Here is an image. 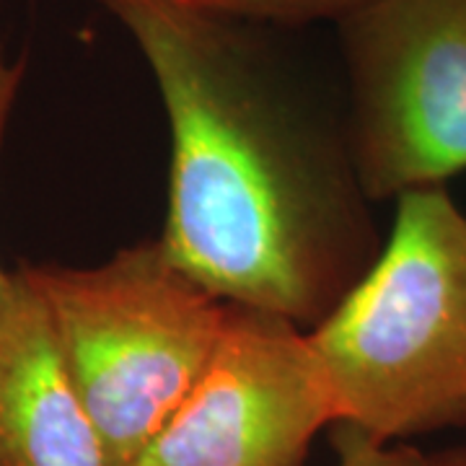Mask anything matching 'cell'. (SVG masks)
Listing matches in <instances>:
<instances>
[{"label": "cell", "instance_id": "8992f818", "mask_svg": "<svg viewBox=\"0 0 466 466\" xmlns=\"http://www.w3.org/2000/svg\"><path fill=\"white\" fill-rule=\"evenodd\" d=\"M0 466H109L47 300L24 265L0 306Z\"/></svg>", "mask_w": 466, "mask_h": 466}, {"label": "cell", "instance_id": "30bf717a", "mask_svg": "<svg viewBox=\"0 0 466 466\" xmlns=\"http://www.w3.org/2000/svg\"><path fill=\"white\" fill-rule=\"evenodd\" d=\"M428 466H466V446L428 453Z\"/></svg>", "mask_w": 466, "mask_h": 466}, {"label": "cell", "instance_id": "5b68a950", "mask_svg": "<svg viewBox=\"0 0 466 466\" xmlns=\"http://www.w3.org/2000/svg\"><path fill=\"white\" fill-rule=\"evenodd\" d=\"M329 425L337 407L306 329L228 300L200 379L130 466H303Z\"/></svg>", "mask_w": 466, "mask_h": 466}, {"label": "cell", "instance_id": "3957f363", "mask_svg": "<svg viewBox=\"0 0 466 466\" xmlns=\"http://www.w3.org/2000/svg\"><path fill=\"white\" fill-rule=\"evenodd\" d=\"M24 267L47 300L109 466H130L200 379L228 300L177 265L161 238L94 267Z\"/></svg>", "mask_w": 466, "mask_h": 466}, {"label": "cell", "instance_id": "9c48e42d", "mask_svg": "<svg viewBox=\"0 0 466 466\" xmlns=\"http://www.w3.org/2000/svg\"><path fill=\"white\" fill-rule=\"evenodd\" d=\"M18 78H21V67L5 66V60L0 55V140H3V130H5V122H8L11 106H14ZM8 288H11V272H5L0 267V306H3V300L8 296Z\"/></svg>", "mask_w": 466, "mask_h": 466}, {"label": "cell", "instance_id": "6da1fadb", "mask_svg": "<svg viewBox=\"0 0 466 466\" xmlns=\"http://www.w3.org/2000/svg\"><path fill=\"white\" fill-rule=\"evenodd\" d=\"M99 3L164 101L168 257L223 300L317 327L381 249L345 125L257 24L182 0Z\"/></svg>", "mask_w": 466, "mask_h": 466}, {"label": "cell", "instance_id": "7a4b0ae2", "mask_svg": "<svg viewBox=\"0 0 466 466\" xmlns=\"http://www.w3.org/2000/svg\"><path fill=\"white\" fill-rule=\"evenodd\" d=\"M306 334L337 425L376 441L466 428V213L443 184L397 198L366 275Z\"/></svg>", "mask_w": 466, "mask_h": 466}, {"label": "cell", "instance_id": "277c9868", "mask_svg": "<svg viewBox=\"0 0 466 466\" xmlns=\"http://www.w3.org/2000/svg\"><path fill=\"white\" fill-rule=\"evenodd\" d=\"M337 26L345 130L368 198L466 171V0H376Z\"/></svg>", "mask_w": 466, "mask_h": 466}, {"label": "cell", "instance_id": "52a82bcc", "mask_svg": "<svg viewBox=\"0 0 466 466\" xmlns=\"http://www.w3.org/2000/svg\"><path fill=\"white\" fill-rule=\"evenodd\" d=\"M195 8L216 11L249 24L300 26L314 21H342L376 0H182Z\"/></svg>", "mask_w": 466, "mask_h": 466}, {"label": "cell", "instance_id": "ba28073f", "mask_svg": "<svg viewBox=\"0 0 466 466\" xmlns=\"http://www.w3.org/2000/svg\"><path fill=\"white\" fill-rule=\"evenodd\" d=\"M337 466H428V453L404 441H376L348 425H337Z\"/></svg>", "mask_w": 466, "mask_h": 466}]
</instances>
